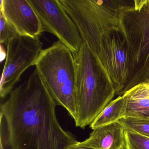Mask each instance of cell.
<instances>
[{
    "label": "cell",
    "mask_w": 149,
    "mask_h": 149,
    "mask_svg": "<svg viewBox=\"0 0 149 149\" xmlns=\"http://www.w3.org/2000/svg\"><path fill=\"white\" fill-rule=\"evenodd\" d=\"M56 104L36 69L1 105L5 143L13 149H65L77 142L58 122Z\"/></svg>",
    "instance_id": "6da1fadb"
},
{
    "label": "cell",
    "mask_w": 149,
    "mask_h": 149,
    "mask_svg": "<svg viewBox=\"0 0 149 149\" xmlns=\"http://www.w3.org/2000/svg\"><path fill=\"white\" fill-rule=\"evenodd\" d=\"M76 68V127L90 125L116 95L115 89L96 56L83 42L73 54Z\"/></svg>",
    "instance_id": "7a4b0ae2"
},
{
    "label": "cell",
    "mask_w": 149,
    "mask_h": 149,
    "mask_svg": "<svg viewBox=\"0 0 149 149\" xmlns=\"http://www.w3.org/2000/svg\"><path fill=\"white\" fill-rule=\"evenodd\" d=\"M36 69L56 104L76 118V68L71 50L60 41L42 49Z\"/></svg>",
    "instance_id": "3957f363"
},
{
    "label": "cell",
    "mask_w": 149,
    "mask_h": 149,
    "mask_svg": "<svg viewBox=\"0 0 149 149\" xmlns=\"http://www.w3.org/2000/svg\"><path fill=\"white\" fill-rule=\"evenodd\" d=\"M122 1L59 0L77 27L83 41L97 56L104 35L118 27Z\"/></svg>",
    "instance_id": "277c9868"
},
{
    "label": "cell",
    "mask_w": 149,
    "mask_h": 149,
    "mask_svg": "<svg viewBox=\"0 0 149 149\" xmlns=\"http://www.w3.org/2000/svg\"><path fill=\"white\" fill-rule=\"evenodd\" d=\"M118 27L134 65L132 77L149 62V0H123L118 10Z\"/></svg>",
    "instance_id": "5b68a950"
},
{
    "label": "cell",
    "mask_w": 149,
    "mask_h": 149,
    "mask_svg": "<svg viewBox=\"0 0 149 149\" xmlns=\"http://www.w3.org/2000/svg\"><path fill=\"white\" fill-rule=\"evenodd\" d=\"M97 57L113 85L116 95H122L134 74V67L126 40L118 27L104 35Z\"/></svg>",
    "instance_id": "8992f818"
},
{
    "label": "cell",
    "mask_w": 149,
    "mask_h": 149,
    "mask_svg": "<svg viewBox=\"0 0 149 149\" xmlns=\"http://www.w3.org/2000/svg\"><path fill=\"white\" fill-rule=\"evenodd\" d=\"M42 46L39 37L18 35L9 42L6 46V57L0 82L1 98L9 95L23 73L35 65Z\"/></svg>",
    "instance_id": "52a82bcc"
},
{
    "label": "cell",
    "mask_w": 149,
    "mask_h": 149,
    "mask_svg": "<svg viewBox=\"0 0 149 149\" xmlns=\"http://www.w3.org/2000/svg\"><path fill=\"white\" fill-rule=\"evenodd\" d=\"M38 16L43 32L54 35L73 54L80 50L83 41L73 20L59 0H27Z\"/></svg>",
    "instance_id": "ba28073f"
},
{
    "label": "cell",
    "mask_w": 149,
    "mask_h": 149,
    "mask_svg": "<svg viewBox=\"0 0 149 149\" xmlns=\"http://www.w3.org/2000/svg\"><path fill=\"white\" fill-rule=\"evenodd\" d=\"M1 12L19 35L39 37L42 33L38 16L26 0H1Z\"/></svg>",
    "instance_id": "9c48e42d"
},
{
    "label": "cell",
    "mask_w": 149,
    "mask_h": 149,
    "mask_svg": "<svg viewBox=\"0 0 149 149\" xmlns=\"http://www.w3.org/2000/svg\"><path fill=\"white\" fill-rule=\"evenodd\" d=\"M125 131L120 123H112L93 130L88 139L79 143L94 149H126Z\"/></svg>",
    "instance_id": "30bf717a"
},
{
    "label": "cell",
    "mask_w": 149,
    "mask_h": 149,
    "mask_svg": "<svg viewBox=\"0 0 149 149\" xmlns=\"http://www.w3.org/2000/svg\"><path fill=\"white\" fill-rule=\"evenodd\" d=\"M127 98L118 96L110 102L90 125L94 130L98 127L118 122L126 117Z\"/></svg>",
    "instance_id": "8fae6325"
},
{
    "label": "cell",
    "mask_w": 149,
    "mask_h": 149,
    "mask_svg": "<svg viewBox=\"0 0 149 149\" xmlns=\"http://www.w3.org/2000/svg\"><path fill=\"white\" fill-rule=\"evenodd\" d=\"M118 122L125 130L149 137V118L125 117Z\"/></svg>",
    "instance_id": "7c38bea8"
},
{
    "label": "cell",
    "mask_w": 149,
    "mask_h": 149,
    "mask_svg": "<svg viewBox=\"0 0 149 149\" xmlns=\"http://www.w3.org/2000/svg\"><path fill=\"white\" fill-rule=\"evenodd\" d=\"M126 117L149 118V98H127Z\"/></svg>",
    "instance_id": "4fadbf2b"
},
{
    "label": "cell",
    "mask_w": 149,
    "mask_h": 149,
    "mask_svg": "<svg viewBox=\"0 0 149 149\" xmlns=\"http://www.w3.org/2000/svg\"><path fill=\"white\" fill-rule=\"evenodd\" d=\"M126 149H149V137L125 130Z\"/></svg>",
    "instance_id": "5bb4252c"
},
{
    "label": "cell",
    "mask_w": 149,
    "mask_h": 149,
    "mask_svg": "<svg viewBox=\"0 0 149 149\" xmlns=\"http://www.w3.org/2000/svg\"><path fill=\"white\" fill-rule=\"evenodd\" d=\"M123 95L130 99L149 98V80L137 84Z\"/></svg>",
    "instance_id": "9a60e30c"
},
{
    "label": "cell",
    "mask_w": 149,
    "mask_h": 149,
    "mask_svg": "<svg viewBox=\"0 0 149 149\" xmlns=\"http://www.w3.org/2000/svg\"><path fill=\"white\" fill-rule=\"evenodd\" d=\"M18 33L10 26L0 12V42L7 46L9 42Z\"/></svg>",
    "instance_id": "2e32d148"
},
{
    "label": "cell",
    "mask_w": 149,
    "mask_h": 149,
    "mask_svg": "<svg viewBox=\"0 0 149 149\" xmlns=\"http://www.w3.org/2000/svg\"><path fill=\"white\" fill-rule=\"evenodd\" d=\"M149 80V62L146 66L142 70L133 76L126 85L122 95L130 89L137 84Z\"/></svg>",
    "instance_id": "e0dca14e"
},
{
    "label": "cell",
    "mask_w": 149,
    "mask_h": 149,
    "mask_svg": "<svg viewBox=\"0 0 149 149\" xmlns=\"http://www.w3.org/2000/svg\"><path fill=\"white\" fill-rule=\"evenodd\" d=\"M65 149H94L80 144L78 141L67 146Z\"/></svg>",
    "instance_id": "ac0fdd59"
},
{
    "label": "cell",
    "mask_w": 149,
    "mask_h": 149,
    "mask_svg": "<svg viewBox=\"0 0 149 149\" xmlns=\"http://www.w3.org/2000/svg\"><path fill=\"white\" fill-rule=\"evenodd\" d=\"M0 143H1V144H0V149H13L9 146L6 145L4 143H3L1 141Z\"/></svg>",
    "instance_id": "d6986e66"
}]
</instances>
